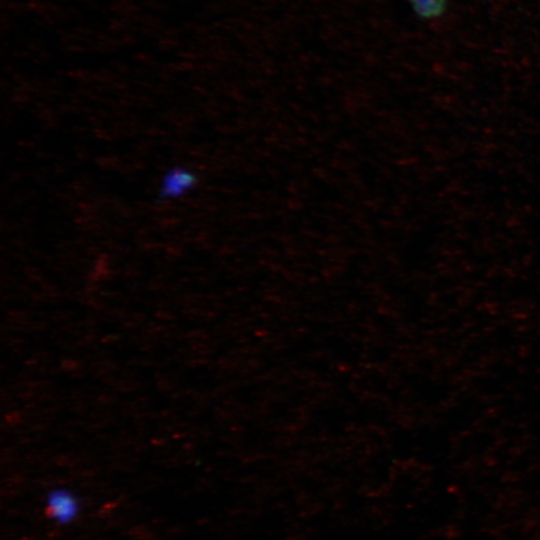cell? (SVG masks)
<instances>
[{"instance_id":"2","label":"cell","mask_w":540,"mask_h":540,"mask_svg":"<svg viewBox=\"0 0 540 540\" xmlns=\"http://www.w3.org/2000/svg\"><path fill=\"white\" fill-rule=\"evenodd\" d=\"M197 183L196 175L185 167L169 169L160 181L159 196L161 199H175L191 191Z\"/></svg>"},{"instance_id":"3","label":"cell","mask_w":540,"mask_h":540,"mask_svg":"<svg viewBox=\"0 0 540 540\" xmlns=\"http://www.w3.org/2000/svg\"><path fill=\"white\" fill-rule=\"evenodd\" d=\"M449 0H410L415 13L424 18L440 17L446 10Z\"/></svg>"},{"instance_id":"1","label":"cell","mask_w":540,"mask_h":540,"mask_svg":"<svg viewBox=\"0 0 540 540\" xmlns=\"http://www.w3.org/2000/svg\"><path fill=\"white\" fill-rule=\"evenodd\" d=\"M46 512L58 524H67L78 515L79 501L70 490L55 488L47 495Z\"/></svg>"}]
</instances>
